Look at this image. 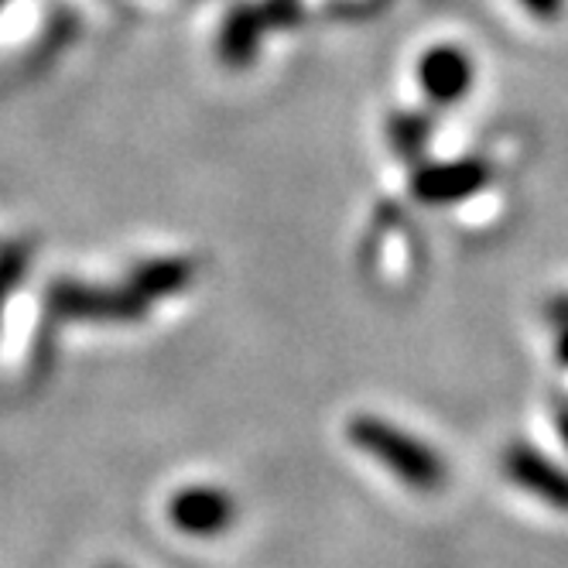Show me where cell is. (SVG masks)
Listing matches in <instances>:
<instances>
[{
	"mask_svg": "<svg viewBox=\"0 0 568 568\" xmlns=\"http://www.w3.org/2000/svg\"><path fill=\"white\" fill-rule=\"evenodd\" d=\"M349 438L363 453L374 456L384 469H390L400 483L415 486L418 494H432L445 483V463L438 453H432L425 442L400 432L397 425L384 418L363 415L349 425Z\"/></svg>",
	"mask_w": 568,
	"mask_h": 568,
	"instance_id": "1",
	"label": "cell"
},
{
	"mask_svg": "<svg viewBox=\"0 0 568 568\" xmlns=\"http://www.w3.org/2000/svg\"><path fill=\"white\" fill-rule=\"evenodd\" d=\"M473 59L456 45H435L418 62L422 90L432 103H456L473 90Z\"/></svg>",
	"mask_w": 568,
	"mask_h": 568,
	"instance_id": "2",
	"label": "cell"
},
{
	"mask_svg": "<svg viewBox=\"0 0 568 568\" xmlns=\"http://www.w3.org/2000/svg\"><path fill=\"white\" fill-rule=\"evenodd\" d=\"M169 514L179 531L206 538V535H220L230 527L233 500L223 490H216V486H189V490H182L172 500Z\"/></svg>",
	"mask_w": 568,
	"mask_h": 568,
	"instance_id": "3",
	"label": "cell"
},
{
	"mask_svg": "<svg viewBox=\"0 0 568 568\" xmlns=\"http://www.w3.org/2000/svg\"><path fill=\"white\" fill-rule=\"evenodd\" d=\"M504 469L531 497H538L558 510H568V473L561 466H555L551 459H545L541 453L527 449V445H517V449L507 453Z\"/></svg>",
	"mask_w": 568,
	"mask_h": 568,
	"instance_id": "4",
	"label": "cell"
},
{
	"mask_svg": "<svg viewBox=\"0 0 568 568\" xmlns=\"http://www.w3.org/2000/svg\"><path fill=\"white\" fill-rule=\"evenodd\" d=\"M52 308L69 318H131L141 312V302L90 288V284H59L52 292Z\"/></svg>",
	"mask_w": 568,
	"mask_h": 568,
	"instance_id": "5",
	"label": "cell"
},
{
	"mask_svg": "<svg viewBox=\"0 0 568 568\" xmlns=\"http://www.w3.org/2000/svg\"><path fill=\"white\" fill-rule=\"evenodd\" d=\"M486 165L479 161H453V165H425L415 175V192L425 202H456L473 195L486 182Z\"/></svg>",
	"mask_w": 568,
	"mask_h": 568,
	"instance_id": "6",
	"label": "cell"
},
{
	"mask_svg": "<svg viewBox=\"0 0 568 568\" xmlns=\"http://www.w3.org/2000/svg\"><path fill=\"white\" fill-rule=\"evenodd\" d=\"M189 281H192V267L189 264H182V261H158V264H148L138 274V292L144 298H158V295L182 292Z\"/></svg>",
	"mask_w": 568,
	"mask_h": 568,
	"instance_id": "7",
	"label": "cell"
},
{
	"mask_svg": "<svg viewBox=\"0 0 568 568\" xmlns=\"http://www.w3.org/2000/svg\"><path fill=\"white\" fill-rule=\"evenodd\" d=\"M257 34H261V24L247 14V11H240L230 18V24L223 28V59L233 62V65H243V62H251L254 52H257Z\"/></svg>",
	"mask_w": 568,
	"mask_h": 568,
	"instance_id": "8",
	"label": "cell"
},
{
	"mask_svg": "<svg viewBox=\"0 0 568 568\" xmlns=\"http://www.w3.org/2000/svg\"><path fill=\"white\" fill-rule=\"evenodd\" d=\"M390 138H394V144H397L400 154H418L422 144H425V138H428V124H425L422 116H415V113L397 116L394 128H390Z\"/></svg>",
	"mask_w": 568,
	"mask_h": 568,
	"instance_id": "9",
	"label": "cell"
},
{
	"mask_svg": "<svg viewBox=\"0 0 568 568\" xmlns=\"http://www.w3.org/2000/svg\"><path fill=\"white\" fill-rule=\"evenodd\" d=\"M520 4L531 11L535 18H555L558 11H561V4L565 0H520Z\"/></svg>",
	"mask_w": 568,
	"mask_h": 568,
	"instance_id": "10",
	"label": "cell"
},
{
	"mask_svg": "<svg viewBox=\"0 0 568 568\" xmlns=\"http://www.w3.org/2000/svg\"><path fill=\"white\" fill-rule=\"evenodd\" d=\"M21 271V254H8V267H0V298H4V288L18 277Z\"/></svg>",
	"mask_w": 568,
	"mask_h": 568,
	"instance_id": "11",
	"label": "cell"
},
{
	"mask_svg": "<svg viewBox=\"0 0 568 568\" xmlns=\"http://www.w3.org/2000/svg\"><path fill=\"white\" fill-rule=\"evenodd\" d=\"M555 422H558V432H561V438H565V445H568V404H558Z\"/></svg>",
	"mask_w": 568,
	"mask_h": 568,
	"instance_id": "12",
	"label": "cell"
},
{
	"mask_svg": "<svg viewBox=\"0 0 568 568\" xmlns=\"http://www.w3.org/2000/svg\"><path fill=\"white\" fill-rule=\"evenodd\" d=\"M558 359L568 367V326H561V339H558Z\"/></svg>",
	"mask_w": 568,
	"mask_h": 568,
	"instance_id": "13",
	"label": "cell"
},
{
	"mask_svg": "<svg viewBox=\"0 0 568 568\" xmlns=\"http://www.w3.org/2000/svg\"><path fill=\"white\" fill-rule=\"evenodd\" d=\"M4 4H8V0H0V8H4Z\"/></svg>",
	"mask_w": 568,
	"mask_h": 568,
	"instance_id": "14",
	"label": "cell"
}]
</instances>
